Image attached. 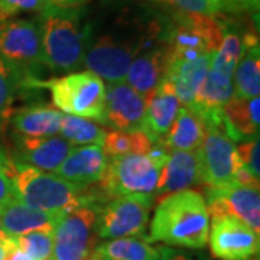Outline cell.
I'll return each instance as SVG.
<instances>
[{
    "label": "cell",
    "mask_w": 260,
    "mask_h": 260,
    "mask_svg": "<svg viewBox=\"0 0 260 260\" xmlns=\"http://www.w3.org/2000/svg\"><path fill=\"white\" fill-rule=\"evenodd\" d=\"M13 198H16V197H15L12 181H10L9 175L6 174L3 164H2V159H0V208Z\"/></svg>",
    "instance_id": "cell-34"
},
{
    "label": "cell",
    "mask_w": 260,
    "mask_h": 260,
    "mask_svg": "<svg viewBox=\"0 0 260 260\" xmlns=\"http://www.w3.org/2000/svg\"><path fill=\"white\" fill-rule=\"evenodd\" d=\"M260 0H223L221 10L233 12V13H243V12H259Z\"/></svg>",
    "instance_id": "cell-33"
},
{
    "label": "cell",
    "mask_w": 260,
    "mask_h": 260,
    "mask_svg": "<svg viewBox=\"0 0 260 260\" xmlns=\"http://www.w3.org/2000/svg\"><path fill=\"white\" fill-rule=\"evenodd\" d=\"M47 6V0H0V25L19 13L42 12Z\"/></svg>",
    "instance_id": "cell-30"
},
{
    "label": "cell",
    "mask_w": 260,
    "mask_h": 260,
    "mask_svg": "<svg viewBox=\"0 0 260 260\" xmlns=\"http://www.w3.org/2000/svg\"><path fill=\"white\" fill-rule=\"evenodd\" d=\"M18 93V84L9 68L0 58V136L12 114L13 97Z\"/></svg>",
    "instance_id": "cell-29"
},
{
    "label": "cell",
    "mask_w": 260,
    "mask_h": 260,
    "mask_svg": "<svg viewBox=\"0 0 260 260\" xmlns=\"http://www.w3.org/2000/svg\"><path fill=\"white\" fill-rule=\"evenodd\" d=\"M104 153L110 156L121 155H148L150 148L153 146L152 140L143 132H110L106 135L103 142Z\"/></svg>",
    "instance_id": "cell-27"
},
{
    "label": "cell",
    "mask_w": 260,
    "mask_h": 260,
    "mask_svg": "<svg viewBox=\"0 0 260 260\" xmlns=\"http://www.w3.org/2000/svg\"><path fill=\"white\" fill-rule=\"evenodd\" d=\"M85 2L87 0H48L49 5H55V6H80Z\"/></svg>",
    "instance_id": "cell-38"
},
{
    "label": "cell",
    "mask_w": 260,
    "mask_h": 260,
    "mask_svg": "<svg viewBox=\"0 0 260 260\" xmlns=\"http://www.w3.org/2000/svg\"><path fill=\"white\" fill-rule=\"evenodd\" d=\"M13 162L41 169L44 172H56L64 159L74 149V145L59 136L48 138H15Z\"/></svg>",
    "instance_id": "cell-15"
},
{
    "label": "cell",
    "mask_w": 260,
    "mask_h": 260,
    "mask_svg": "<svg viewBox=\"0 0 260 260\" xmlns=\"http://www.w3.org/2000/svg\"><path fill=\"white\" fill-rule=\"evenodd\" d=\"M210 215L204 197L184 189L165 197L156 207L146 242H162L185 249H204L208 243Z\"/></svg>",
    "instance_id": "cell-3"
},
{
    "label": "cell",
    "mask_w": 260,
    "mask_h": 260,
    "mask_svg": "<svg viewBox=\"0 0 260 260\" xmlns=\"http://www.w3.org/2000/svg\"><path fill=\"white\" fill-rule=\"evenodd\" d=\"M94 253L112 260H160L162 247H152L145 239L121 237L103 243Z\"/></svg>",
    "instance_id": "cell-25"
},
{
    "label": "cell",
    "mask_w": 260,
    "mask_h": 260,
    "mask_svg": "<svg viewBox=\"0 0 260 260\" xmlns=\"http://www.w3.org/2000/svg\"><path fill=\"white\" fill-rule=\"evenodd\" d=\"M207 210L210 217L229 214L260 233L259 186L232 184L223 188L207 186Z\"/></svg>",
    "instance_id": "cell-12"
},
{
    "label": "cell",
    "mask_w": 260,
    "mask_h": 260,
    "mask_svg": "<svg viewBox=\"0 0 260 260\" xmlns=\"http://www.w3.org/2000/svg\"><path fill=\"white\" fill-rule=\"evenodd\" d=\"M208 242L215 259L253 260L259 254V234L229 214L211 217Z\"/></svg>",
    "instance_id": "cell-11"
},
{
    "label": "cell",
    "mask_w": 260,
    "mask_h": 260,
    "mask_svg": "<svg viewBox=\"0 0 260 260\" xmlns=\"http://www.w3.org/2000/svg\"><path fill=\"white\" fill-rule=\"evenodd\" d=\"M62 114L47 106H30L12 112L10 124L20 138L55 136L61 127Z\"/></svg>",
    "instance_id": "cell-23"
},
{
    "label": "cell",
    "mask_w": 260,
    "mask_h": 260,
    "mask_svg": "<svg viewBox=\"0 0 260 260\" xmlns=\"http://www.w3.org/2000/svg\"><path fill=\"white\" fill-rule=\"evenodd\" d=\"M107 158L102 146L85 145L74 148L56 169V175L77 186L87 188L102 179Z\"/></svg>",
    "instance_id": "cell-17"
},
{
    "label": "cell",
    "mask_w": 260,
    "mask_h": 260,
    "mask_svg": "<svg viewBox=\"0 0 260 260\" xmlns=\"http://www.w3.org/2000/svg\"><path fill=\"white\" fill-rule=\"evenodd\" d=\"M15 244V239L13 237H3V239H0V260H5L6 259V254H8V251L9 249Z\"/></svg>",
    "instance_id": "cell-37"
},
{
    "label": "cell",
    "mask_w": 260,
    "mask_h": 260,
    "mask_svg": "<svg viewBox=\"0 0 260 260\" xmlns=\"http://www.w3.org/2000/svg\"><path fill=\"white\" fill-rule=\"evenodd\" d=\"M153 194L120 195L97 211L94 232L99 239L139 237L146 232Z\"/></svg>",
    "instance_id": "cell-6"
},
{
    "label": "cell",
    "mask_w": 260,
    "mask_h": 260,
    "mask_svg": "<svg viewBox=\"0 0 260 260\" xmlns=\"http://www.w3.org/2000/svg\"><path fill=\"white\" fill-rule=\"evenodd\" d=\"M260 99H239L233 95L223 107V127L225 135L239 142L259 138Z\"/></svg>",
    "instance_id": "cell-21"
},
{
    "label": "cell",
    "mask_w": 260,
    "mask_h": 260,
    "mask_svg": "<svg viewBox=\"0 0 260 260\" xmlns=\"http://www.w3.org/2000/svg\"><path fill=\"white\" fill-rule=\"evenodd\" d=\"M0 58L12 71L18 91L39 90L42 67H47L42 54L41 29L37 19H16L0 25Z\"/></svg>",
    "instance_id": "cell-4"
},
{
    "label": "cell",
    "mask_w": 260,
    "mask_h": 260,
    "mask_svg": "<svg viewBox=\"0 0 260 260\" xmlns=\"http://www.w3.org/2000/svg\"><path fill=\"white\" fill-rule=\"evenodd\" d=\"M59 132L62 138L73 145H97L102 146L106 130L102 129L97 123L87 120L84 117L73 116V114H62L61 117V127Z\"/></svg>",
    "instance_id": "cell-26"
},
{
    "label": "cell",
    "mask_w": 260,
    "mask_h": 260,
    "mask_svg": "<svg viewBox=\"0 0 260 260\" xmlns=\"http://www.w3.org/2000/svg\"><path fill=\"white\" fill-rule=\"evenodd\" d=\"M35 19L48 70L62 74L80 68L93 37V26L84 22L81 9L48 5Z\"/></svg>",
    "instance_id": "cell-2"
},
{
    "label": "cell",
    "mask_w": 260,
    "mask_h": 260,
    "mask_svg": "<svg viewBox=\"0 0 260 260\" xmlns=\"http://www.w3.org/2000/svg\"><path fill=\"white\" fill-rule=\"evenodd\" d=\"M213 55L214 54L203 55L191 61H168L165 78L174 85L179 103H182L189 110L194 107L195 95L208 73Z\"/></svg>",
    "instance_id": "cell-20"
},
{
    "label": "cell",
    "mask_w": 260,
    "mask_h": 260,
    "mask_svg": "<svg viewBox=\"0 0 260 260\" xmlns=\"http://www.w3.org/2000/svg\"><path fill=\"white\" fill-rule=\"evenodd\" d=\"M145 35V34H143ZM142 39H124L112 34L90 41V47L84 56V67L110 84L124 83L133 58L142 48Z\"/></svg>",
    "instance_id": "cell-8"
},
{
    "label": "cell",
    "mask_w": 260,
    "mask_h": 260,
    "mask_svg": "<svg viewBox=\"0 0 260 260\" xmlns=\"http://www.w3.org/2000/svg\"><path fill=\"white\" fill-rule=\"evenodd\" d=\"M160 260H211L205 257L204 254H197V253H185V251H178L174 249L162 247V259Z\"/></svg>",
    "instance_id": "cell-35"
},
{
    "label": "cell",
    "mask_w": 260,
    "mask_h": 260,
    "mask_svg": "<svg viewBox=\"0 0 260 260\" xmlns=\"http://www.w3.org/2000/svg\"><path fill=\"white\" fill-rule=\"evenodd\" d=\"M62 215L38 210L13 198L0 208V224L8 237H18L37 230H54Z\"/></svg>",
    "instance_id": "cell-18"
},
{
    "label": "cell",
    "mask_w": 260,
    "mask_h": 260,
    "mask_svg": "<svg viewBox=\"0 0 260 260\" xmlns=\"http://www.w3.org/2000/svg\"><path fill=\"white\" fill-rule=\"evenodd\" d=\"M8 175L19 201L48 213L67 214L81 207L99 211L104 205V198L109 200L102 189L81 188L58 175L13 160Z\"/></svg>",
    "instance_id": "cell-1"
},
{
    "label": "cell",
    "mask_w": 260,
    "mask_h": 260,
    "mask_svg": "<svg viewBox=\"0 0 260 260\" xmlns=\"http://www.w3.org/2000/svg\"><path fill=\"white\" fill-rule=\"evenodd\" d=\"M159 169L146 155L112 156L103 174L100 189L109 198L129 194H155Z\"/></svg>",
    "instance_id": "cell-7"
},
{
    "label": "cell",
    "mask_w": 260,
    "mask_h": 260,
    "mask_svg": "<svg viewBox=\"0 0 260 260\" xmlns=\"http://www.w3.org/2000/svg\"><path fill=\"white\" fill-rule=\"evenodd\" d=\"M145 103L146 107L140 132H143L152 143L162 142L179 110V100L174 85L164 78L158 87L145 97Z\"/></svg>",
    "instance_id": "cell-14"
},
{
    "label": "cell",
    "mask_w": 260,
    "mask_h": 260,
    "mask_svg": "<svg viewBox=\"0 0 260 260\" xmlns=\"http://www.w3.org/2000/svg\"><path fill=\"white\" fill-rule=\"evenodd\" d=\"M155 2H156V0H155Z\"/></svg>",
    "instance_id": "cell-42"
},
{
    "label": "cell",
    "mask_w": 260,
    "mask_h": 260,
    "mask_svg": "<svg viewBox=\"0 0 260 260\" xmlns=\"http://www.w3.org/2000/svg\"><path fill=\"white\" fill-rule=\"evenodd\" d=\"M93 259L94 260H112V259H107V257H102V256H99V254H95L93 251Z\"/></svg>",
    "instance_id": "cell-40"
},
{
    "label": "cell",
    "mask_w": 260,
    "mask_h": 260,
    "mask_svg": "<svg viewBox=\"0 0 260 260\" xmlns=\"http://www.w3.org/2000/svg\"><path fill=\"white\" fill-rule=\"evenodd\" d=\"M97 211L81 207L64 214L54 229L51 260H90L94 251Z\"/></svg>",
    "instance_id": "cell-10"
},
{
    "label": "cell",
    "mask_w": 260,
    "mask_h": 260,
    "mask_svg": "<svg viewBox=\"0 0 260 260\" xmlns=\"http://www.w3.org/2000/svg\"><path fill=\"white\" fill-rule=\"evenodd\" d=\"M211 3H213L214 9H215L217 13H218V12L221 10V8H223V0H211Z\"/></svg>",
    "instance_id": "cell-39"
},
{
    "label": "cell",
    "mask_w": 260,
    "mask_h": 260,
    "mask_svg": "<svg viewBox=\"0 0 260 260\" xmlns=\"http://www.w3.org/2000/svg\"><path fill=\"white\" fill-rule=\"evenodd\" d=\"M38 88H49L54 106L67 114L104 121L106 87L102 78L90 71L47 80Z\"/></svg>",
    "instance_id": "cell-5"
},
{
    "label": "cell",
    "mask_w": 260,
    "mask_h": 260,
    "mask_svg": "<svg viewBox=\"0 0 260 260\" xmlns=\"http://www.w3.org/2000/svg\"><path fill=\"white\" fill-rule=\"evenodd\" d=\"M3 237H6V234L3 233V229H2V224H0V239H3Z\"/></svg>",
    "instance_id": "cell-41"
},
{
    "label": "cell",
    "mask_w": 260,
    "mask_h": 260,
    "mask_svg": "<svg viewBox=\"0 0 260 260\" xmlns=\"http://www.w3.org/2000/svg\"><path fill=\"white\" fill-rule=\"evenodd\" d=\"M145 107V99L129 84H110L106 88L103 123L121 132H138L142 127Z\"/></svg>",
    "instance_id": "cell-13"
},
{
    "label": "cell",
    "mask_w": 260,
    "mask_h": 260,
    "mask_svg": "<svg viewBox=\"0 0 260 260\" xmlns=\"http://www.w3.org/2000/svg\"><path fill=\"white\" fill-rule=\"evenodd\" d=\"M156 2L169 5L175 8L178 12L198 13V15H208V16L217 15L211 0H156Z\"/></svg>",
    "instance_id": "cell-32"
},
{
    "label": "cell",
    "mask_w": 260,
    "mask_h": 260,
    "mask_svg": "<svg viewBox=\"0 0 260 260\" xmlns=\"http://www.w3.org/2000/svg\"><path fill=\"white\" fill-rule=\"evenodd\" d=\"M201 182L198 152L171 150L167 165L160 171L155 195L174 194Z\"/></svg>",
    "instance_id": "cell-19"
},
{
    "label": "cell",
    "mask_w": 260,
    "mask_h": 260,
    "mask_svg": "<svg viewBox=\"0 0 260 260\" xmlns=\"http://www.w3.org/2000/svg\"><path fill=\"white\" fill-rule=\"evenodd\" d=\"M205 136L204 121L185 106H179L177 117L162 143L169 150L195 152L203 145Z\"/></svg>",
    "instance_id": "cell-24"
},
{
    "label": "cell",
    "mask_w": 260,
    "mask_h": 260,
    "mask_svg": "<svg viewBox=\"0 0 260 260\" xmlns=\"http://www.w3.org/2000/svg\"><path fill=\"white\" fill-rule=\"evenodd\" d=\"M20 250L32 260H49L54 250V230H37L13 237Z\"/></svg>",
    "instance_id": "cell-28"
},
{
    "label": "cell",
    "mask_w": 260,
    "mask_h": 260,
    "mask_svg": "<svg viewBox=\"0 0 260 260\" xmlns=\"http://www.w3.org/2000/svg\"><path fill=\"white\" fill-rule=\"evenodd\" d=\"M5 260H32L29 257L26 253H23V251L19 249L18 246H16V243L12 246L8 251V254H6V259Z\"/></svg>",
    "instance_id": "cell-36"
},
{
    "label": "cell",
    "mask_w": 260,
    "mask_h": 260,
    "mask_svg": "<svg viewBox=\"0 0 260 260\" xmlns=\"http://www.w3.org/2000/svg\"><path fill=\"white\" fill-rule=\"evenodd\" d=\"M168 68V44L159 42L136 54L130 64L126 80L130 87L143 99L165 78Z\"/></svg>",
    "instance_id": "cell-16"
},
{
    "label": "cell",
    "mask_w": 260,
    "mask_h": 260,
    "mask_svg": "<svg viewBox=\"0 0 260 260\" xmlns=\"http://www.w3.org/2000/svg\"><path fill=\"white\" fill-rule=\"evenodd\" d=\"M205 136L200 146L201 182L210 188H223L234 184V172L240 165L237 148L225 135L223 124H204Z\"/></svg>",
    "instance_id": "cell-9"
},
{
    "label": "cell",
    "mask_w": 260,
    "mask_h": 260,
    "mask_svg": "<svg viewBox=\"0 0 260 260\" xmlns=\"http://www.w3.org/2000/svg\"><path fill=\"white\" fill-rule=\"evenodd\" d=\"M234 94L239 99H254L260 94V49L254 32L243 34V51L234 70Z\"/></svg>",
    "instance_id": "cell-22"
},
{
    "label": "cell",
    "mask_w": 260,
    "mask_h": 260,
    "mask_svg": "<svg viewBox=\"0 0 260 260\" xmlns=\"http://www.w3.org/2000/svg\"><path fill=\"white\" fill-rule=\"evenodd\" d=\"M237 155L243 167L246 168L253 177L259 178V138L242 143L237 148Z\"/></svg>",
    "instance_id": "cell-31"
}]
</instances>
